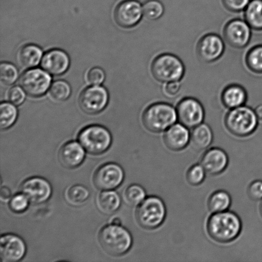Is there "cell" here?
Instances as JSON below:
<instances>
[{
  "label": "cell",
  "instance_id": "obj_37",
  "mask_svg": "<svg viewBox=\"0 0 262 262\" xmlns=\"http://www.w3.org/2000/svg\"><path fill=\"white\" fill-rule=\"evenodd\" d=\"M24 90L19 86H13L9 90L8 98L13 104L19 106L25 101L26 95Z\"/></svg>",
  "mask_w": 262,
  "mask_h": 262
},
{
  "label": "cell",
  "instance_id": "obj_42",
  "mask_svg": "<svg viewBox=\"0 0 262 262\" xmlns=\"http://www.w3.org/2000/svg\"><path fill=\"white\" fill-rule=\"evenodd\" d=\"M255 112L258 120L262 121V104L258 105V106L256 107Z\"/></svg>",
  "mask_w": 262,
  "mask_h": 262
},
{
  "label": "cell",
  "instance_id": "obj_3",
  "mask_svg": "<svg viewBox=\"0 0 262 262\" xmlns=\"http://www.w3.org/2000/svg\"><path fill=\"white\" fill-rule=\"evenodd\" d=\"M177 120L176 109L164 102L150 105L143 112L142 117L144 126L154 133L164 132L176 124Z\"/></svg>",
  "mask_w": 262,
  "mask_h": 262
},
{
  "label": "cell",
  "instance_id": "obj_6",
  "mask_svg": "<svg viewBox=\"0 0 262 262\" xmlns=\"http://www.w3.org/2000/svg\"><path fill=\"white\" fill-rule=\"evenodd\" d=\"M154 78L161 83L180 81L184 75V63L177 56L165 53L157 56L151 66Z\"/></svg>",
  "mask_w": 262,
  "mask_h": 262
},
{
  "label": "cell",
  "instance_id": "obj_14",
  "mask_svg": "<svg viewBox=\"0 0 262 262\" xmlns=\"http://www.w3.org/2000/svg\"><path fill=\"white\" fill-rule=\"evenodd\" d=\"M27 253V245L21 237L13 233L2 235L0 238V257L3 262H17Z\"/></svg>",
  "mask_w": 262,
  "mask_h": 262
},
{
  "label": "cell",
  "instance_id": "obj_20",
  "mask_svg": "<svg viewBox=\"0 0 262 262\" xmlns=\"http://www.w3.org/2000/svg\"><path fill=\"white\" fill-rule=\"evenodd\" d=\"M69 66L70 59L68 54L56 49L48 51L41 61L42 69L54 76H60L65 73Z\"/></svg>",
  "mask_w": 262,
  "mask_h": 262
},
{
  "label": "cell",
  "instance_id": "obj_44",
  "mask_svg": "<svg viewBox=\"0 0 262 262\" xmlns=\"http://www.w3.org/2000/svg\"><path fill=\"white\" fill-rule=\"evenodd\" d=\"M260 213H261V216H262V201H261V204L260 205Z\"/></svg>",
  "mask_w": 262,
  "mask_h": 262
},
{
  "label": "cell",
  "instance_id": "obj_26",
  "mask_svg": "<svg viewBox=\"0 0 262 262\" xmlns=\"http://www.w3.org/2000/svg\"><path fill=\"white\" fill-rule=\"evenodd\" d=\"M245 17L252 29L262 31V0H251L245 10Z\"/></svg>",
  "mask_w": 262,
  "mask_h": 262
},
{
  "label": "cell",
  "instance_id": "obj_33",
  "mask_svg": "<svg viewBox=\"0 0 262 262\" xmlns=\"http://www.w3.org/2000/svg\"><path fill=\"white\" fill-rule=\"evenodd\" d=\"M207 172L201 164H194L190 167L186 173L187 182L191 186H198L202 184L206 178Z\"/></svg>",
  "mask_w": 262,
  "mask_h": 262
},
{
  "label": "cell",
  "instance_id": "obj_9",
  "mask_svg": "<svg viewBox=\"0 0 262 262\" xmlns=\"http://www.w3.org/2000/svg\"><path fill=\"white\" fill-rule=\"evenodd\" d=\"M20 85L28 96L33 97L42 96L50 88L51 78L40 69L26 71L20 78Z\"/></svg>",
  "mask_w": 262,
  "mask_h": 262
},
{
  "label": "cell",
  "instance_id": "obj_2",
  "mask_svg": "<svg viewBox=\"0 0 262 262\" xmlns=\"http://www.w3.org/2000/svg\"><path fill=\"white\" fill-rule=\"evenodd\" d=\"M100 245L109 255L119 256L125 255L133 245V237L126 228L110 224L105 226L99 233Z\"/></svg>",
  "mask_w": 262,
  "mask_h": 262
},
{
  "label": "cell",
  "instance_id": "obj_25",
  "mask_svg": "<svg viewBox=\"0 0 262 262\" xmlns=\"http://www.w3.org/2000/svg\"><path fill=\"white\" fill-rule=\"evenodd\" d=\"M42 58V50L34 45H25L19 51V60L21 65L26 68L37 66Z\"/></svg>",
  "mask_w": 262,
  "mask_h": 262
},
{
  "label": "cell",
  "instance_id": "obj_41",
  "mask_svg": "<svg viewBox=\"0 0 262 262\" xmlns=\"http://www.w3.org/2000/svg\"><path fill=\"white\" fill-rule=\"evenodd\" d=\"M12 193L11 191L7 187H2L1 189V199L3 201H6V200L11 199Z\"/></svg>",
  "mask_w": 262,
  "mask_h": 262
},
{
  "label": "cell",
  "instance_id": "obj_10",
  "mask_svg": "<svg viewBox=\"0 0 262 262\" xmlns=\"http://www.w3.org/2000/svg\"><path fill=\"white\" fill-rule=\"evenodd\" d=\"M176 110L179 122L189 129H193L204 122L205 110L196 99L186 97L182 99L177 104Z\"/></svg>",
  "mask_w": 262,
  "mask_h": 262
},
{
  "label": "cell",
  "instance_id": "obj_29",
  "mask_svg": "<svg viewBox=\"0 0 262 262\" xmlns=\"http://www.w3.org/2000/svg\"><path fill=\"white\" fill-rule=\"evenodd\" d=\"M146 198L145 189L140 185L131 184L125 190L124 200L130 206H138Z\"/></svg>",
  "mask_w": 262,
  "mask_h": 262
},
{
  "label": "cell",
  "instance_id": "obj_4",
  "mask_svg": "<svg viewBox=\"0 0 262 262\" xmlns=\"http://www.w3.org/2000/svg\"><path fill=\"white\" fill-rule=\"evenodd\" d=\"M167 209L160 197H146L136 210V219L139 225L146 230H154L161 227L166 220Z\"/></svg>",
  "mask_w": 262,
  "mask_h": 262
},
{
  "label": "cell",
  "instance_id": "obj_24",
  "mask_svg": "<svg viewBox=\"0 0 262 262\" xmlns=\"http://www.w3.org/2000/svg\"><path fill=\"white\" fill-rule=\"evenodd\" d=\"M232 205V197L227 191L218 190L213 192L208 200V208L212 214L227 211Z\"/></svg>",
  "mask_w": 262,
  "mask_h": 262
},
{
  "label": "cell",
  "instance_id": "obj_16",
  "mask_svg": "<svg viewBox=\"0 0 262 262\" xmlns=\"http://www.w3.org/2000/svg\"><path fill=\"white\" fill-rule=\"evenodd\" d=\"M225 43L219 35L210 33L204 36L198 43L196 52L199 58L205 63H212L223 55Z\"/></svg>",
  "mask_w": 262,
  "mask_h": 262
},
{
  "label": "cell",
  "instance_id": "obj_38",
  "mask_svg": "<svg viewBox=\"0 0 262 262\" xmlns=\"http://www.w3.org/2000/svg\"><path fill=\"white\" fill-rule=\"evenodd\" d=\"M247 192L248 196L253 201H262V181L257 180L251 182Z\"/></svg>",
  "mask_w": 262,
  "mask_h": 262
},
{
  "label": "cell",
  "instance_id": "obj_40",
  "mask_svg": "<svg viewBox=\"0 0 262 262\" xmlns=\"http://www.w3.org/2000/svg\"><path fill=\"white\" fill-rule=\"evenodd\" d=\"M181 89V84L180 81H173L166 83L164 91L168 96L173 97L179 93Z\"/></svg>",
  "mask_w": 262,
  "mask_h": 262
},
{
  "label": "cell",
  "instance_id": "obj_23",
  "mask_svg": "<svg viewBox=\"0 0 262 262\" xmlns=\"http://www.w3.org/2000/svg\"><path fill=\"white\" fill-rule=\"evenodd\" d=\"M96 205L102 214L112 215L120 209L121 199L119 194L113 190L102 191L97 196Z\"/></svg>",
  "mask_w": 262,
  "mask_h": 262
},
{
  "label": "cell",
  "instance_id": "obj_32",
  "mask_svg": "<svg viewBox=\"0 0 262 262\" xmlns=\"http://www.w3.org/2000/svg\"><path fill=\"white\" fill-rule=\"evenodd\" d=\"M50 94L56 101H64L71 96V88L68 82L58 80L50 87Z\"/></svg>",
  "mask_w": 262,
  "mask_h": 262
},
{
  "label": "cell",
  "instance_id": "obj_35",
  "mask_svg": "<svg viewBox=\"0 0 262 262\" xmlns=\"http://www.w3.org/2000/svg\"><path fill=\"white\" fill-rule=\"evenodd\" d=\"M30 202L24 194L19 192L11 197L9 200V206L12 212L20 214L28 209Z\"/></svg>",
  "mask_w": 262,
  "mask_h": 262
},
{
  "label": "cell",
  "instance_id": "obj_22",
  "mask_svg": "<svg viewBox=\"0 0 262 262\" xmlns=\"http://www.w3.org/2000/svg\"><path fill=\"white\" fill-rule=\"evenodd\" d=\"M213 140L214 135L211 128L209 125L202 123L192 129L190 143L195 150L202 151L209 147Z\"/></svg>",
  "mask_w": 262,
  "mask_h": 262
},
{
  "label": "cell",
  "instance_id": "obj_13",
  "mask_svg": "<svg viewBox=\"0 0 262 262\" xmlns=\"http://www.w3.org/2000/svg\"><path fill=\"white\" fill-rule=\"evenodd\" d=\"M251 27L247 22L239 19H233L226 25L224 38L228 45L235 48H244L250 42Z\"/></svg>",
  "mask_w": 262,
  "mask_h": 262
},
{
  "label": "cell",
  "instance_id": "obj_1",
  "mask_svg": "<svg viewBox=\"0 0 262 262\" xmlns=\"http://www.w3.org/2000/svg\"><path fill=\"white\" fill-rule=\"evenodd\" d=\"M242 228L240 217L229 210L212 214L207 223V230L210 238L220 243L235 241L241 234Z\"/></svg>",
  "mask_w": 262,
  "mask_h": 262
},
{
  "label": "cell",
  "instance_id": "obj_27",
  "mask_svg": "<svg viewBox=\"0 0 262 262\" xmlns=\"http://www.w3.org/2000/svg\"><path fill=\"white\" fill-rule=\"evenodd\" d=\"M91 192L86 186L81 184L74 185L67 190L65 197L67 202L74 206H79L89 199Z\"/></svg>",
  "mask_w": 262,
  "mask_h": 262
},
{
  "label": "cell",
  "instance_id": "obj_11",
  "mask_svg": "<svg viewBox=\"0 0 262 262\" xmlns=\"http://www.w3.org/2000/svg\"><path fill=\"white\" fill-rule=\"evenodd\" d=\"M109 101V95L106 89L98 85L84 89L79 96V104L86 114H99L106 107Z\"/></svg>",
  "mask_w": 262,
  "mask_h": 262
},
{
  "label": "cell",
  "instance_id": "obj_39",
  "mask_svg": "<svg viewBox=\"0 0 262 262\" xmlns=\"http://www.w3.org/2000/svg\"><path fill=\"white\" fill-rule=\"evenodd\" d=\"M87 79L90 83L93 85H99L103 83L105 79V73L102 69L94 68L89 72Z\"/></svg>",
  "mask_w": 262,
  "mask_h": 262
},
{
  "label": "cell",
  "instance_id": "obj_5",
  "mask_svg": "<svg viewBox=\"0 0 262 262\" xmlns=\"http://www.w3.org/2000/svg\"><path fill=\"white\" fill-rule=\"evenodd\" d=\"M225 124L232 135L246 137L252 135L257 129L258 119L255 110L244 105L230 110L226 115Z\"/></svg>",
  "mask_w": 262,
  "mask_h": 262
},
{
  "label": "cell",
  "instance_id": "obj_34",
  "mask_svg": "<svg viewBox=\"0 0 262 262\" xmlns=\"http://www.w3.org/2000/svg\"><path fill=\"white\" fill-rule=\"evenodd\" d=\"M18 78L16 68L12 63L4 62L0 65V79L3 83L10 85L15 83Z\"/></svg>",
  "mask_w": 262,
  "mask_h": 262
},
{
  "label": "cell",
  "instance_id": "obj_18",
  "mask_svg": "<svg viewBox=\"0 0 262 262\" xmlns=\"http://www.w3.org/2000/svg\"><path fill=\"white\" fill-rule=\"evenodd\" d=\"M85 158V150L81 144L70 141L63 144L58 151V160L63 167L68 169L78 168Z\"/></svg>",
  "mask_w": 262,
  "mask_h": 262
},
{
  "label": "cell",
  "instance_id": "obj_36",
  "mask_svg": "<svg viewBox=\"0 0 262 262\" xmlns=\"http://www.w3.org/2000/svg\"><path fill=\"white\" fill-rule=\"evenodd\" d=\"M250 2L251 0H222L226 9L232 12L244 11Z\"/></svg>",
  "mask_w": 262,
  "mask_h": 262
},
{
  "label": "cell",
  "instance_id": "obj_31",
  "mask_svg": "<svg viewBox=\"0 0 262 262\" xmlns=\"http://www.w3.org/2000/svg\"><path fill=\"white\" fill-rule=\"evenodd\" d=\"M164 7L159 0H148L143 5L144 16L149 20H157L163 16Z\"/></svg>",
  "mask_w": 262,
  "mask_h": 262
},
{
  "label": "cell",
  "instance_id": "obj_21",
  "mask_svg": "<svg viewBox=\"0 0 262 262\" xmlns=\"http://www.w3.org/2000/svg\"><path fill=\"white\" fill-rule=\"evenodd\" d=\"M247 98V92L245 88L235 84L226 87L222 94L223 105L230 110L244 106Z\"/></svg>",
  "mask_w": 262,
  "mask_h": 262
},
{
  "label": "cell",
  "instance_id": "obj_7",
  "mask_svg": "<svg viewBox=\"0 0 262 262\" xmlns=\"http://www.w3.org/2000/svg\"><path fill=\"white\" fill-rule=\"evenodd\" d=\"M79 143L87 152L92 155H101L108 150L112 143V136L106 127L92 125L79 133Z\"/></svg>",
  "mask_w": 262,
  "mask_h": 262
},
{
  "label": "cell",
  "instance_id": "obj_19",
  "mask_svg": "<svg viewBox=\"0 0 262 262\" xmlns=\"http://www.w3.org/2000/svg\"><path fill=\"white\" fill-rule=\"evenodd\" d=\"M164 142L169 150L181 151L186 148L191 141L189 128L181 123H176L164 131Z\"/></svg>",
  "mask_w": 262,
  "mask_h": 262
},
{
  "label": "cell",
  "instance_id": "obj_17",
  "mask_svg": "<svg viewBox=\"0 0 262 262\" xmlns=\"http://www.w3.org/2000/svg\"><path fill=\"white\" fill-rule=\"evenodd\" d=\"M229 163L227 152L222 148L214 147L209 149L202 157L200 164L207 173L210 176H218L225 171Z\"/></svg>",
  "mask_w": 262,
  "mask_h": 262
},
{
  "label": "cell",
  "instance_id": "obj_8",
  "mask_svg": "<svg viewBox=\"0 0 262 262\" xmlns=\"http://www.w3.org/2000/svg\"><path fill=\"white\" fill-rule=\"evenodd\" d=\"M124 169L117 163H108L102 164L97 169L94 174V186L101 191L114 190L124 181Z\"/></svg>",
  "mask_w": 262,
  "mask_h": 262
},
{
  "label": "cell",
  "instance_id": "obj_15",
  "mask_svg": "<svg viewBox=\"0 0 262 262\" xmlns=\"http://www.w3.org/2000/svg\"><path fill=\"white\" fill-rule=\"evenodd\" d=\"M143 6L136 0H125L120 3L115 10V21L123 28H132L140 21Z\"/></svg>",
  "mask_w": 262,
  "mask_h": 262
},
{
  "label": "cell",
  "instance_id": "obj_30",
  "mask_svg": "<svg viewBox=\"0 0 262 262\" xmlns=\"http://www.w3.org/2000/svg\"><path fill=\"white\" fill-rule=\"evenodd\" d=\"M246 63L253 73L262 74V45L256 46L248 51Z\"/></svg>",
  "mask_w": 262,
  "mask_h": 262
},
{
  "label": "cell",
  "instance_id": "obj_28",
  "mask_svg": "<svg viewBox=\"0 0 262 262\" xmlns=\"http://www.w3.org/2000/svg\"><path fill=\"white\" fill-rule=\"evenodd\" d=\"M18 112L14 105L3 102L0 106V127L7 130L11 127L16 122Z\"/></svg>",
  "mask_w": 262,
  "mask_h": 262
},
{
  "label": "cell",
  "instance_id": "obj_43",
  "mask_svg": "<svg viewBox=\"0 0 262 262\" xmlns=\"http://www.w3.org/2000/svg\"><path fill=\"white\" fill-rule=\"evenodd\" d=\"M111 224L114 225L121 226L122 222L119 217H115L112 220Z\"/></svg>",
  "mask_w": 262,
  "mask_h": 262
},
{
  "label": "cell",
  "instance_id": "obj_12",
  "mask_svg": "<svg viewBox=\"0 0 262 262\" xmlns=\"http://www.w3.org/2000/svg\"><path fill=\"white\" fill-rule=\"evenodd\" d=\"M20 191L33 204L47 202L52 194V187L47 180L33 177L25 180L20 186Z\"/></svg>",
  "mask_w": 262,
  "mask_h": 262
}]
</instances>
